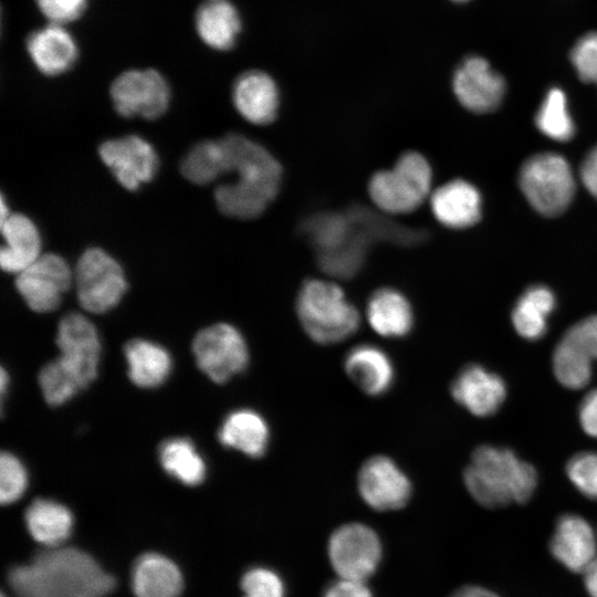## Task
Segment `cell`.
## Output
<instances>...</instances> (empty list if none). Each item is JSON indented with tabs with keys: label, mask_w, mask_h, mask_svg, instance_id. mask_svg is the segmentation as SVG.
I'll return each mask as SVG.
<instances>
[{
	"label": "cell",
	"mask_w": 597,
	"mask_h": 597,
	"mask_svg": "<svg viewBox=\"0 0 597 597\" xmlns=\"http://www.w3.org/2000/svg\"><path fill=\"white\" fill-rule=\"evenodd\" d=\"M39 385L44 399L51 406L62 405L84 389L80 380L56 358L43 366L39 374Z\"/></svg>",
	"instance_id": "cell-35"
},
{
	"label": "cell",
	"mask_w": 597,
	"mask_h": 597,
	"mask_svg": "<svg viewBox=\"0 0 597 597\" xmlns=\"http://www.w3.org/2000/svg\"><path fill=\"white\" fill-rule=\"evenodd\" d=\"M323 597H371L365 580L342 578L331 584Z\"/></svg>",
	"instance_id": "cell-42"
},
{
	"label": "cell",
	"mask_w": 597,
	"mask_h": 597,
	"mask_svg": "<svg viewBox=\"0 0 597 597\" xmlns=\"http://www.w3.org/2000/svg\"><path fill=\"white\" fill-rule=\"evenodd\" d=\"M452 87L460 104L474 113L494 111L505 94L503 76L476 55L467 57L457 67Z\"/></svg>",
	"instance_id": "cell-15"
},
{
	"label": "cell",
	"mask_w": 597,
	"mask_h": 597,
	"mask_svg": "<svg viewBox=\"0 0 597 597\" xmlns=\"http://www.w3.org/2000/svg\"><path fill=\"white\" fill-rule=\"evenodd\" d=\"M0 226L4 240L0 251L1 269L18 274L41 255L40 233L22 213H10Z\"/></svg>",
	"instance_id": "cell-22"
},
{
	"label": "cell",
	"mask_w": 597,
	"mask_h": 597,
	"mask_svg": "<svg viewBox=\"0 0 597 597\" xmlns=\"http://www.w3.org/2000/svg\"><path fill=\"white\" fill-rule=\"evenodd\" d=\"M180 171L187 180L196 185H208L228 174L222 138L196 144L181 160Z\"/></svg>",
	"instance_id": "cell-31"
},
{
	"label": "cell",
	"mask_w": 597,
	"mask_h": 597,
	"mask_svg": "<svg viewBox=\"0 0 597 597\" xmlns=\"http://www.w3.org/2000/svg\"><path fill=\"white\" fill-rule=\"evenodd\" d=\"M366 317L371 328L385 337H401L413 325L409 301L399 291L384 287L375 291L366 306Z\"/></svg>",
	"instance_id": "cell-26"
},
{
	"label": "cell",
	"mask_w": 597,
	"mask_h": 597,
	"mask_svg": "<svg viewBox=\"0 0 597 597\" xmlns=\"http://www.w3.org/2000/svg\"><path fill=\"white\" fill-rule=\"evenodd\" d=\"M25 50L35 70L49 77L71 71L80 57L78 43L71 31L51 22L28 34Z\"/></svg>",
	"instance_id": "cell-16"
},
{
	"label": "cell",
	"mask_w": 597,
	"mask_h": 597,
	"mask_svg": "<svg viewBox=\"0 0 597 597\" xmlns=\"http://www.w3.org/2000/svg\"><path fill=\"white\" fill-rule=\"evenodd\" d=\"M1 597H6V595H4V594H2V596H1Z\"/></svg>",
	"instance_id": "cell-48"
},
{
	"label": "cell",
	"mask_w": 597,
	"mask_h": 597,
	"mask_svg": "<svg viewBox=\"0 0 597 597\" xmlns=\"http://www.w3.org/2000/svg\"><path fill=\"white\" fill-rule=\"evenodd\" d=\"M296 313L306 334L316 343L333 344L353 335L360 322L357 308L336 284L308 280L296 298Z\"/></svg>",
	"instance_id": "cell-4"
},
{
	"label": "cell",
	"mask_w": 597,
	"mask_h": 597,
	"mask_svg": "<svg viewBox=\"0 0 597 597\" xmlns=\"http://www.w3.org/2000/svg\"><path fill=\"white\" fill-rule=\"evenodd\" d=\"M195 31L200 41L214 51L231 50L239 38L242 21L228 0H206L195 12Z\"/></svg>",
	"instance_id": "cell-21"
},
{
	"label": "cell",
	"mask_w": 597,
	"mask_h": 597,
	"mask_svg": "<svg viewBox=\"0 0 597 597\" xmlns=\"http://www.w3.org/2000/svg\"><path fill=\"white\" fill-rule=\"evenodd\" d=\"M549 548L553 556L574 573H584L597 558L594 530L576 514H565L558 520Z\"/></svg>",
	"instance_id": "cell-19"
},
{
	"label": "cell",
	"mask_w": 597,
	"mask_h": 597,
	"mask_svg": "<svg viewBox=\"0 0 597 597\" xmlns=\"http://www.w3.org/2000/svg\"><path fill=\"white\" fill-rule=\"evenodd\" d=\"M164 470L186 485H198L206 478V463L193 443L186 438H171L159 447Z\"/></svg>",
	"instance_id": "cell-30"
},
{
	"label": "cell",
	"mask_w": 597,
	"mask_h": 597,
	"mask_svg": "<svg viewBox=\"0 0 597 597\" xmlns=\"http://www.w3.org/2000/svg\"><path fill=\"white\" fill-rule=\"evenodd\" d=\"M566 473L583 495L597 500V452L575 454L566 465Z\"/></svg>",
	"instance_id": "cell-37"
},
{
	"label": "cell",
	"mask_w": 597,
	"mask_h": 597,
	"mask_svg": "<svg viewBox=\"0 0 597 597\" xmlns=\"http://www.w3.org/2000/svg\"><path fill=\"white\" fill-rule=\"evenodd\" d=\"M521 190L540 213H562L575 193L574 175L567 160L558 154L541 153L530 157L519 175Z\"/></svg>",
	"instance_id": "cell-6"
},
{
	"label": "cell",
	"mask_w": 597,
	"mask_h": 597,
	"mask_svg": "<svg viewBox=\"0 0 597 597\" xmlns=\"http://www.w3.org/2000/svg\"><path fill=\"white\" fill-rule=\"evenodd\" d=\"M463 479L473 499L492 509L525 503L537 484L531 464L509 449L491 446H481L473 452Z\"/></svg>",
	"instance_id": "cell-3"
},
{
	"label": "cell",
	"mask_w": 597,
	"mask_h": 597,
	"mask_svg": "<svg viewBox=\"0 0 597 597\" xmlns=\"http://www.w3.org/2000/svg\"><path fill=\"white\" fill-rule=\"evenodd\" d=\"M451 597H499L493 591L480 586H464L458 589Z\"/></svg>",
	"instance_id": "cell-46"
},
{
	"label": "cell",
	"mask_w": 597,
	"mask_h": 597,
	"mask_svg": "<svg viewBox=\"0 0 597 597\" xmlns=\"http://www.w3.org/2000/svg\"><path fill=\"white\" fill-rule=\"evenodd\" d=\"M182 585L178 566L160 554L146 553L134 563L132 586L136 597H179Z\"/></svg>",
	"instance_id": "cell-24"
},
{
	"label": "cell",
	"mask_w": 597,
	"mask_h": 597,
	"mask_svg": "<svg viewBox=\"0 0 597 597\" xmlns=\"http://www.w3.org/2000/svg\"><path fill=\"white\" fill-rule=\"evenodd\" d=\"M109 96L121 116L154 121L167 112L171 93L166 77L148 67L123 71L113 80Z\"/></svg>",
	"instance_id": "cell-8"
},
{
	"label": "cell",
	"mask_w": 597,
	"mask_h": 597,
	"mask_svg": "<svg viewBox=\"0 0 597 597\" xmlns=\"http://www.w3.org/2000/svg\"><path fill=\"white\" fill-rule=\"evenodd\" d=\"M584 580L590 597H597V558L584 570Z\"/></svg>",
	"instance_id": "cell-45"
},
{
	"label": "cell",
	"mask_w": 597,
	"mask_h": 597,
	"mask_svg": "<svg viewBox=\"0 0 597 597\" xmlns=\"http://www.w3.org/2000/svg\"><path fill=\"white\" fill-rule=\"evenodd\" d=\"M124 353L129 379L138 387H158L170 374L172 362L169 353L154 342L132 339L125 345Z\"/></svg>",
	"instance_id": "cell-27"
},
{
	"label": "cell",
	"mask_w": 597,
	"mask_h": 597,
	"mask_svg": "<svg viewBox=\"0 0 597 597\" xmlns=\"http://www.w3.org/2000/svg\"><path fill=\"white\" fill-rule=\"evenodd\" d=\"M243 597H284L281 577L265 567L250 568L241 579Z\"/></svg>",
	"instance_id": "cell-38"
},
{
	"label": "cell",
	"mask_w": 597,
	"mask_h": 597,
	"mask_svg": "<svg viewBox=\"0 0 597 597\" xmlns=\"http://www.w3.org/2000/svg\"><path fill=\"white\" fill-rule=\"evenodd\" d=\"M192 353L201 371L219 384L243 371L249 363L245 339L234 326L227 323L198 332L192 342Z\"/></svg>",
	"instance_id": "cell-9"
},
{
	"label": "cell",
	"mask_w": 597,
	"mask_h": 597,
	"mask_svg": "<svg viewBox=\"0 0 597 597\" xmlns=\"http://www.w3.org/2000/svg\"><path fill=\"white\" fill-rule=\"evenodd\" d=\"M452 1H455V2H465V1H469V0H452Z\"/></svg>",
	"instance_id": "cell-47"
},
{
	"label": "cell",
	"mask_w": 597,
	"mask_h": 597,
	"mask_svg": "<svg viewBox=\"0 0 597 597\" xmlns=\"http://www.w3.org/2000/svg\"><path fill=\"white\" fill-rule=\"evenodd\" d=\"M570 61L582 81L597 84V32H589L575 43Z\"/></svg>",
	"instance_id": "cell-39"
},
{
	"label": "cell",
	"mask_w": 597,
	"mask_h": 597,
	"mask_svg": "<svg viewBox=\"0 0 597 597\" xmlns=\"http://www.w3.org/2000/svg\"><path fill=\"white\" fill-rule=\"evenodd\" d=\"M593 360L569 342L562 339L553 354V371L566 388L582 389L591 378Z\"/></svg>",
	"instance_id": "cell-34"
},
{
	"label": "cell",
	"mask_w": 597,
	"mask_h": 597,
	"mask_svg": "<svg viewBox=\"0 0 597 597\" xmlns=\"http://www.w3.org/2000/svg\"><path fill=\"white\" fill-rule=\"evenodd\" d=\"M328 557L339 577L366 580L379 565L381 543L369 526L356 522L347 523L331 535Z\"/></svg>",
	"instance_id": "cell-10"
},
{
	"label": "cell",
	"mask_w": 597,
	"mask_h": 597,
	"mask_svg": "<svg viewBox=\"0 0 597 597\" xmlns=\"http://www.w3.org/2000/svg\"><path fill=\"white\" fill-rule=\"evenodd\" d=\"M583 430L590 437L597 438V389L589 391L580 402L578 410Z\"/></svg>",
	"instance_id": "cell-43"
},
{
	"label": "cell",
	"mask_w": 597,
	"mask_h": 597,
	"mask_svg": "<svg viewBox=\"0 0 597 597\" xmlns=\"http://www.w3.org/2000/svg\"><path fill=\"white\" fill-rule=\"evenodd\" d=\"M344 365L347 376L370 396L386 392L394 381L392 363L377 346L362 344L352 348L345 357Z\"/></svg>",
	"instance_id": "cell-23"
},
{
	"label": "cell",
	"mask_w": 597,
	"mask_h": 597,
	"mask_svg": "<svg viewBox=\"0 0 597 597\" xmlns=\"http://www.w3.org/2000/svg\"><path fill=\"white\" fill-rule=\"evenodd\" d=\"M74 282L80 305L94 314L115 307L127 290L122 266L100 248H90L80 256Z\"/></svg>",
	"instance_id": "cell-7"
},
{
	"label": "cell",
	"mask_w": 597,
	"mask_h": 597,
	"mask_svg": "<svg viewBox=\"0 0 597 597\" xmlns=\"http://www.w3.org/2000/svg\"><path fill=\"white\" fill-rule=\"evenodd\" d=\"M535 124L544 135L557 142H567L574 136L575 125L563 90L553 87L546 93Z\"/></svg>",
	"instance_id": "cell-33"
},
{
	"label": "cell",
	"mask_w": 597,
	"mask_h": 597,
	"mask_svg": "<svg viewBox=\"0 0 597 597\" xmlns=\"http://www.w3.org/2000/svg\"><path fill=\"white\" fill-rule=\"evenodd\" d=\"M301 230L317 253H322L337 249L348 240L352 221L347 212H318L304 220Z\"/></svg>",
	"instance_id": "cell-32"
},
{
	"label": "cell",
	"mask_w": 597,
	"mask_h": 597,
	"mask_svg": "<svg viewBox=\"0 0 597 597\" xmlns=\"http://www.w3.org/2000/svg\"><path fill=\"white\" fill-rule=\"evenodd\" d=\"M220 442L251 458L263 455L270 442L265 419L255 410L241 408L230 412L219 430Z\"/></svg>",
	"instance_id": "cell-25"
},
{
	"label": "cell",
	"mask_w": 597,
	"mask_h": 597,
	"mask_svg": "<svg viewBox=\"0 0 597 597\" xmlns=\"http://www.w3.org/2000/svg\"><path fill=\"white\" fill-rule=\"evenodd\" d=\"M238 113L254 125H266L277 115L280 95L273 78L258 70L240 74L231 91Z\"/></svg>",
	"instance_id": "cell-18"
},
{
	"label": "cell",
	"mask_w": 597,
	"mask_h": 597,
	"mask_svg": "<svg viewBox=\"0 0 597 597\" xmlns=\"http://www.w3.org/2000/svg\"><path fill=\"white\" fill-rule=\"evenodd\" d=\"M25 525L31 536L48 548L57 547L71 535L73 516L63 504L36 499L27 509Z\"/></svg>",
	"instance_id": "cell-28"
},
{
	"label": "cell",
	"mask_w": 597,
	"mask_h": 597,
	"mask_svg": "<svg viewBox=\"0 0 597 597\" xmlns=\"http://www.w3.org/2000/svg\"><path fill=\"white\" fill-rule=\"evenodd\" d=\"M98 154L117 181L130 191L150 181L158 169L154 147L137 135L108 139L100 146Z\"/></svg>",
	"instance_id": "cell-14"
},
{
	"label": "cell",
	"mask_w": 597,
	"mask_h": 597,
	"mask_svg": "<svg viewBox=\"0 0 597 597\" xmlns=\"http://www.w3.org/2000/svg\"><path fill=\"white\" fill-rule=\"evenodd\" d=\"M555 307L553 292L544 285L528 287L512 311V323L520 336L536 341L547 329V318Z\"/></svg>",
	"instance_id": "cell-29"
},
{
	"label": "cell",
	"mask_w": 597,
	"mask_h": 597,
	"mask_svg": "<svg viewBox=\"0 0 597 597\" xmlns=\"http://www.w3.org/2000/svg\"><path fill=\"white\" fill-rule=\"evenodd\" d=\"M28 484V474L22 462L10 452L0 457V501L10 504L19 500Z\"/></svg>",
	"instance_id": "cell-36"
},
{
	"label": "cell",
	"mask_w": 597,
	"mask_h": 597,
	"mask_svg": "<svg viewBox=\"0 0 597 597\" xmlns=\"http://www.w3.org/2000/svg\"><path fill=\"white\" fill-rule=\"evenodd\" d=\"M38 10L51 23L69 24L82 18L88 0H34Z\"/></svg>",
	"instance_id": "cell-40"
},
{
	"label": "cell",
	"mask_w": 597,
	"mask_h": 597,
	"mask_svg": "<svg viewBox=\"0 0 597 597\" xmlns=\"http://www.w3.org/2000/svg\"><path fill=\"white\" fill-rule=\"evenodd\" d=\"M432 171L428 160L417 151L404 153L394 167L375 172L368 184L374 203L388 213L416 210L429 195Z\"/></svg>",
	"instance_id": "cell-5"
},
{
	"label": "cell",
	"mask_w": 597,
	"mask_h": 597,
	"mask_svg": "<svg viewBox=\"0 0 597 597\" xmlns=\"http://www.w3.org/2000/svg\"><path fill=\"white\" fill-rule=\"evenodd\" d=\"M357 485L364 502L377 511L405 506L412 490L407 474L386 455H375L363 463Z\"/></svg>",
	"instance_id": "cell-13"
},
{
	"label": "cell",
	"mask_w": 597,
	"mask_h": 597,
	"mask_svg": "<svg viewBox=\"0 0 597 597\" xmlns=\"http://www.w3.org/2000/svg\"><path fill=\"white\" fill-rule=\"evenodd\" d=\"M72 280L66 261L55 253H45L17 274L15 287L32 311L48 313L60 305Z\"/></svg>",
	"instance_id": "cell-12"
},
{
	"label": "cell",
	"mask_w": 597,
	"mask_h": 597,
	"mask_svg": "<svg viewBox=\"0 0 597 597\" xmlns=\"http://www.w3.org/2000/svg\"><path fill=\"white\" fill-rule=\"evenodd\" d=\"M579 175L586 189L597 198V145L586 155Z\"/></svg>",
	"instance_id": "cell-44"
},
{
	"label": "cell",
	"mask_w": 597,
	"mask_h": 597,
	"mask_svg": "<svg viewBox=\"0 0 597 597\" xmlns=\"http://www.w3.org/2000/svg\"><path fill=\"white\" fill-rule=\"evenodd\" d=\"M563 338L591 360H597V315L586 317L569 327Z\"/></svg>",
	"instance_id": "cell-41"
},
{
	"label": "cell",
	"mask_w": 597,
	"mask_h": 597,
	"mask_svg": "<svg viewBox=\"0 0 597 597\" xmlns=\"http://www.w3.org/2000/svg\"><path fill=\"white\" fill-rule=\"evenodd\" d=\"M453 399L472 415L488 417L498 411L506 396L503 379L480 365H468L451 385Z\"/></svg>",
	"instance_id": "cell-17"
},
{
	"label": "cell",
	"mask_w": 597,
	"mask_h": 597,
	"mask_svg": "<svg viewBox=\"0 0 597 597\" xmlns=\"http://www.w3.org/2000/svg\"><path fill=\"white\" fill-rule=\"evenodd\" d=\"M228 172L238 179L216 188L219 210L231 218L253 219L274 200L282 181V167L271 153L256 142L240 134L222 138Z\"/></svg>",
	"instance_id": "cell-2"
},
{
	"label": "cell",
	"mask_w": 597,
	"mask_h": 597,
	"mask_svg": "<svg viewBox=\"0 0 597 597\" xmlns=\"http://www.w3.org/2000/svg\"><path fill=\"white\" fill-rule=\"evenodd\" d=\"M56 345L60 350L56 359L85 388L97 374L101 342L93 323L80 313L63 316L57 326Z\"/></svg>",
	"instance_id": "cell-11"
},
{
	"label": "cell",
	"mask_w": 597,
	"mask_h": 597,
	"mask_svg": "<svg viewBox=\"0 0 597 597\" xmlns=\"http://www.w3.org/2000/svg\"><path fill=\"white\" fill-rule=\"evenodd\" d=\"M8 582L15 597H105L115 586L87 553L60 546L12 567Z\"/></svg>",
	"instance_id": "cell-1"
},
{
	"label": "cell",
	"mask_w": 597,
	"mask_h": 597,
	"mask_svg": "<svg viewBox=\"0 0 597 597\" xmlns=\"http://www.w3.org/2000/svg\"><path fill=\"white\" fill-rule=\"evenodd\" d=\"M481 196L470 182L455 179L439 187L430 199L436 219L452 229L474 224L481 214Z\"/></svg>",
	"instance_id": "cell-20"
}]
</instances>
